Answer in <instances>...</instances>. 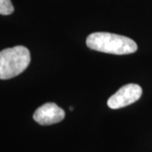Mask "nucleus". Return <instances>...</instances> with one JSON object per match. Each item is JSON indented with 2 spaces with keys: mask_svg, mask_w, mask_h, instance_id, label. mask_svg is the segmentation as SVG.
Instances as JSON below:
<instances>
[{
  "mask_svg": "<svg viewBox=\"0 0 152 152\" xmlns=\"http://www.w3.org/2000/svg\"><path fill=\"white\" fill-rule=\"evenodd\" d=\"M89 48L111 54L124 55L135 53L138 46L130 38L109 32H95L88 36Z\"/></svg>",
  "mask_w": 152,
  "mask_h": 152,
  "instance_id": "1",
  "label": "nucleus"
},
{
  "mask_svg": "<svg viewBox=\"0 0 152 152\" xmlns=\"http://www.w3.org/2000/svg\"><path fill=\"white\" fill-rule=\"evenodd\" d=\"M15 10L10 0H0V15H9Z\"/></svg>",
  "mask_w": 152,
  "mask_h": 152,
  "instance_id": "5",
  "label": "nucleus"
},
{
  "mask_svg": "<svg viewBox=\"0 0 152 152\" xmlns=\"http://www.w3.org/2000/svg\"><path fill=\"white\" fill-rule=\"evenodd\" d=\"M31 62L30 51L26 47L16 46L0 52V80H9L20 75Z\"/></svg>",
  "mask_w": 152,
  "mask_h": 152,
  "instance_id": "2",
  "label": "nucleus"
},
{
  "mask_svg": "<svg viewBox=\"0 0 152 152\" xmlns=\"http://www.w3.org/2000/svg\"><path fill=\"white\" fill-rule=\"evenodd\" d=\"M70 111H73V107H70Z\"/></svg>",
  "mask_w": 152,
  "mask_h": 152,
  "instance_id": "6",
  "label": "nucleus"
},
{
  "mask_svg": "<svg viewBox=\"0 0 152 152\" xmlns=\"http://www.w3.org/2000/svg\"><path fill=\"white\" fill-rule=\"evenodd\" d=\"M142 95V88L136 84H129L121 87L109 98L107 106L111 109L125 107L137 102Z\"/></svg>",
  "mask_w": 152,
  "mask_h": 152,
  "instance_id": "3",
  "label": "nucleus"
},
{
  "mask_svg": "<svg viewBox=\"0 0 152 152\" xmlns=\"http://www.w3.org/2000/svg\"><path fill=\"white\" fill-rule=\"evenodd\" d=\"M65 117V113L57 104L45 103L37 109L33 115L34 120L41 125H51L61 122Z\"/></svg>",
  "mask_w": 152,
  "mask_h": 152,
  "instance_id": "4",
  "label": "nucleus"
}]
</instances>
